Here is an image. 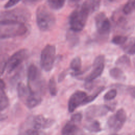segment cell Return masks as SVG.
<instances>
[{
    "instance_id": "6da1fadb",
    "label": "cell",
    "mask_w": 135,
    "mask_h": 135,
    "mask_svg": "<svg viewBox=\"0 0 135 135\" xmlns=\"http://www.w3.org/2000/svg\"><path fill=\"white\" fill-rule=\"evenodd\" d=\"M92 13L89 1L83 2L71 12L69 17L70 30L74 32L81 31L85 27L90 13Z\"/></svg>"
},
{
    "instance_id": "7a4b0ae2",
    "label": "cell",
    "mask_w": 135,
    "mask_h": 135,
    "mask_svg": "<svg viewBox=\"0 0 135 135\" xmlns=\"http://www.w3.org/2000/svg\"><path fill=\"white\" fill-rule=\"evenodd\" d=\"M27 31L24 23L10 21H0V38H8L22 36Z\"/></svg>"
},
{
    "instance_id": "3957f363",
    "label": "cell",
    "mask_w": 135,
    "mask_h": 135,
    "mask_svg": "<svg viewBox=\"0 0 135 135\" xmlns=\"http://www.w3.org/2000/svg\"><path fill=\"white\" fill-rule=\"evenodd\" d=\"M36 21L39 29L46 32L54 27L56 19L54 14L45 5H41L36 11Z\"/></svg>"
},
{
    "instance_id": "277c9868",
    "label": "cell",
    "mask_w": 135,
    "mask_h": 135,
    "mask_svg": "<svg viewBox=\"0 0 135 135\" xmlns=\"http://www.w3.org/2000/svg\"><path fill=\"white\" fill-rule=\"evenodd\" d=\"M30 18V13L23 8L14 9L0 12L1 21H10L24 23Z\"/></svg>"
},
{
    "instance_id": "5b68a950",
    "label": "cell",
    "mask_w": 135,
    "mask_h": 135,
    "mask_svg": "<svg viewBox=\"0 0 135 135\" xmlns=\"http://www.w3.org/2000/svg\"><path fill=\"white\" fill-rule=\"evenodd\" d=\"M55 46L46 45L41 51L40 64L41 68L46 72L51 71L54 66L55 59Z\"/></svg>"
},
{
    "instance_id": "8992f818",
    "label": "cell",
    "mask_w": 135,
    "mask_h": 135,
    "mask_svg": "<svg viewBox=\"0 0 135 135\" xmlns=\"http://www.w3.org/2000/svg\"><path fill=\"white\" fill-rule=\"evenodd\" d=\"M127 120L125 110L121 108L115 114L111 115L108 119L107 125L109 128L115 132L119 131L123 126Z\"/></svg>"
},
{
    "instance_id": "52a82bcc",
    "label": "cell",
    "mask_w": 135,
    "mask_h": 135,
    "mask_svg": "<svg viewBox=\"0 0 135 135\" xmlns=\"http://www.w3.org/2000/svg\"><path fill=\"white\" fill-rule=\"evenodd\" d=\"M95 24L98 34L101 37H107L110 31V23L103 12H100L95 16Z\"/></svg>"
},
{
    "instance_id": "ba28073f",
    "label": "cell",
    "mask_w": 135,
    "mask_h": 135,
    "mask_svg": "<svg viewBox=\"0 0 135 135\" xmlns=\"http://www.w3.org/2000/svg\"><path fill=\"white\" fill-rule=\"evenodd\" d=\"M27 50L25 49H21L14 53L8 58L6 70L8 73L16 69L27 56Z\"/></svg>"
},
{
    "instance_id": "9c48e42d",
    "label": "cell",
    "mask_w": 135,
    "mask_h": 135,
    "mask_svg": "<svg viewBox=\"0 0 135 135\" xmlns=\"http://www.w3.org/2000/svg\"><path fill=\"white\" fill-rule=\"evenodd\" d=\"M114 108L108 105H92L86 109L85 115L88 120H92L93 118L102 117L109 111H112Z\"/></svg>"
},
{
    "instance_id": "30bf717a",
    "label": "cell",
    "mask_w": 135,
    "mask_h": 135,
    "mask_svg": "<svg viewBox=\"0 0 135 135\" xmlns=\"http://www.w3.org/2000/svg\"><path fill=\"white\" fill-rule=\"evenodd\" d=\"M87 96L86 93L83 91L78 90L70 97L68 102V110L73 112L80 105H83V103Z\"/></svg>"
},
{
    "instance_id": "8fae6325",
    "label": "cell",
    "mask_w": 135,
    "mask_h": 135,
    "mask_svg": "<svg viewBox=\"0 0 135 135\" xmlns=\"http://www.w3.org/2000/svg\"><path fill=\"white\" fill-rule=\"evenodd\" d=\"M31 126L36 130L44 129L50 127L54 122V120L44 117L42 115H37L31 120Z\"/></svg>"
},
{
    "instance_id": "7c38bea8",
    "label": "cell",
    "mask_w": 135,
    "mask_h": 135,
    "mask_svg": "<svg viewBox=\"0 0 135 135\" xmlns=\"http://www.w3.org/2000/svg\"><path fill=\"white\" fill-rule=\"evenodd\" d=\"M78 123L70 119L62 129V135H84L83 130L79 128Z\"/></svg>"
},
{
    "instance_id": "4fadbf2b",
    "label": "cell",
    "mask_w": 135,
    "mask_h": 135,
    "mask_svg": "<svg viewBox=\"0 0 135 135\" xmlns=\"http://www.w3.org/2000/svg\"><path fill=\"white\" fill-rule=\"evenodd\" d=\"M23 102L28 109H33L41 103L42 98L40 94L30 91L29 94Z\"/></svg>"
},
{
    "instance_id": "5bb4252c",
    "label": "cell",
    "mask_w": 135,
    "mask_h": 135,
    "mask_svg": "<svg viewBox=\"0 0 135 135\" xmlns=\"http://www.w3.org/2000/svg\"><path fill=\"white\" fill-rule=\"evenodd\" d=\"M70 68L73 71V72L71 73V75L73 76H78L83 73V72L81 71L82 62L81 58L79 56L73 58L71 61Z\"/></svg>"
},
{
    "instance_id": "9a60e30c",
    "label": "cell",
    "mask_w": 135,
    "mask_h": 135,
    "mask_svg": "<svg viewBox=\"0 0 135 135\" xmlns=\"http://www.w3.org/2000/svg\"><path fill=\"white\" fill-rule=\"evenodd\" d=\"M93 68L92 71L85 78V82H92L93 80L99 78L103 73L104 69V64H102Z\"/></svg>"
},
{
    "instance_id": "2e32d148",
    "label": "cell",
    "mask_w": 135,
    "mask_h": 135,
    "mask_svg": "<svg viewBox=\"0 0 135 135\" xmlns=\"http://www.w3.org/2000/svg\"><path fill=\"white\" fill-rule=\"evenodd\" d=\"M84 128L91 132H99L102 130L99 122L94 120H88L84 126Z\"/></svg>"
},
{
    "instance_id": "e0dca14e",
    "label": "cell",
    "mask_w": 135,
    "mask_h": 135,
    "mask_svg": "<svg viewBox=\"0 0 135 135\" xmlns=\"http://www.w3.org/2000/svg\"><path fill=\"white\" fill-rule=\"evenodd\" d=\"M109 74L112 79L118 81H124L126 79L124 73L119 68H113L110 69Z\"/></svg>"
},
{
    "instance_id": "ac0fdd59",
    "label": "cell",
    "mask_w": 135,
    "mask_h": 135,
    "mask_svg": "<svg viewBox=\"0 0 135 135\" xmlns=\"http://www.w3.org/2000/svg\"><path fill=\"white\" fill-rule=\"evenodd\" d=\"M17 92L19 98L23 101L30 93V91L27 86L22 82H19L18 83L17 86Z\"/></svg>"
},
{
    "instance_id": "d6986e66",
    "label": "cell",
    "mask_w": 135,
    "mask_h": 135,
    "mask_svg": "<svg viewBox=\"0 0 135 135\" xmlns=\"http://www.w3.org/2000/svg\"><path fill=\"white\" fill-rule=\"evenodd\" d=\"M122 49L123 51L128 54L134 55L135 53V45H134V40L132 38L129 40L128 42H126L123 44Z\"/></svg>"
},
{
    "instance_id": "ffe728a7",
    "label": "cell",
    "mask_w": 135,
    "mask_h": 135,
    "mask_svg": "<svg viewBox=\"0 0 135 135\" xmlns=\"http://www.w3.org/2000/svg\"><path fill=\"white\" fill-rule=\"evenodd\" d=\"M9 99L3 89H0V111L4 110L9 105Z\"/></svg>"
},
{
    "instance_id": "44dd1931",
    "label": "cell",
    "mask_w": 135,
    "mask_h": 135,
    "mask_svg": "<svg viewBox=\"0 0 135 135\" xmlns=\"http://www.w3.org/2000/svg\"><path fill=\"white\" fill-rule=\"evenodd\" d=\"M104 86H101L99 87L93 93H92L91 94L89 95H87L86 98L85 99V100L84 101L83 103V105L88 104L91 102H92L93 100H94L99 95V94L104 91Z\"/></svg>"
},
{
    "instance_id": "7402d4cb",
    "label": "cell",
    "mask_w": 135,
    "mask_h": 135,
    "mask_svg": "<svg viewBox=\"0 0 135 135\" xmlns=\"http://www.w3.org/2000/svg\"><path fill=\"white\" fill-rule=\"evenodd\" d=\"M65 3V1L64 0H49L47 1L48 6L54 10H59L62 8Z\"/></svg>"
},
{
    "instance_id": "603a6c76",
    "label": "cell",
    "mask_w": 135,
    "mask_h": 135,
    "mask_svg": "<svg viewBox=\"0 0 135 135\" xmlns=\"http://www.w3.org/2000/svg\"><path fill=\"white\" fill-rule=\"evenodd\" d=\"M18 135H39L38 130L33 128L32 126L28 128L27 126H23L19 131Z\"/></svg>"
},
{
    "instance_id": "cb8c5ba5",
    "label": "cell",
    "mask_w": 135,
    "mask_h": 135,
    "mask_svg": "<svg viewBox=\"0 0 135 135\" xmlns=\"http://www.w3.org/2000/svg\"><path fill=\"white\" fill-rule=\"evenodd\" d=\"M131 62L130 57L127 55H123L120 56L115 61V64L117 65L121 66H129L130 65Z\"/></svg>"
},
{
    "instance_id": "d4e9b609",
    "label": "cell",
    "mask_w": 135,
    "mask_h": 135,
    "mask_svg": "<svg viewBox=\"0 0 135 135\" xmlns=\"http://www.w3.org/2000/svg\"><path fill=\"white\" fill-rule=\"evenodd\" d=\"M8 56L5 53L0 54V76L3 75L6 70Z\"/></svg>"
},
{
    "instance_id": "484cf974",
    "label": "cell",
    "mask_w": 135,
    "mask_h": 135,
    "mask_svg": "<svg viewBox=\"0 0 135 135\" xmlns=\"http://www.w3.org/2000/svg\"><path fill=\"white\" fill-rule=\"evenodd\" d=\"M135 9V1L131 0L127 2V3L124 5L123 7V12L126 14L128 15L132 13Z\"/></svg>"
},
{
    "instance_id": "4316f807",
    "label": "cell",
    "mask_w": 135,
    "mask_h": 135,
    "mask_svg": "<svg viewBox=\"0 0 135 135\" xmlns=\"http://www.w3.org/2000/svg\"><path fill=\"white\" fill-rule=\"evenodd\" d=\"M49 90L50 94L52 96H55L57 93V89L56 87V84L55 80L53 77L51 78L49 82Z\"/></svg>"
},
{
    "instance_id": "83f0119b",
    "label": "cell",
    "mask_w": 135,
    "mask_h": 135,
    "mask_svg": "<svg viewBox=\"0 0 135 135\" xmlns=\"http://www.w3.org/2000/svg\"><path fill=\"white\" fill-rule=\"evenodd\" d=\"M127 40L128 37L126 36L119 35L114 36L111 40V42L115 45H123Z\"/></svg>"
},
{
    "instance_id": "f1b7e54d",
    "label": "cell",
    "mask_w": 135,
    "mask_h": 135,
    "mask_svg": "<svg viewBox=\"0 0 135 135\" xmlns=\"http://www.w3.org/2000/svg\"><path fill=\"white\" fill-rule=\"evenodd\" d=\"M117 94V91L115 89H112L108 91L103 97V99L105 101H110L115 98Z\"/></svg>"
},
{
    "instance_id": "f546056e",
    "label": "cell",
    "mask_w": 135,
    "mask_h": 135,
    "mask_svg": "<svg viewBox=\"0 0 135 135\" xmlns=\"http://www.w3.org/2000/svg\"><path fill=\"white\" fill-rule=\"evenodd\" d=\"M74 32H69L67 34V39L71 45H75L79 42V38L76 35L74 34Z\"/></svg>"
},
{
    "instance_id": "4dcf8cb0",
    "label": "cell",
    "mask_w": 135,
    "mask_h": 135,
    "mask_svg": "<svg viewBox=\"0 0 135 135\" xmlns=\"http://www.w3.org/2000/svg\"><path fill=\"white\" fill-rule=\"evenodd\" d=\"M104 61H105L104 56L103 55H99L94 59V62L93 63V66L94 67L102 64H104Z\"/></svg>"
},
{
    "instance_id": "1f68e13d",
    "label": "cell",
    "mask_w": 135,
    "mask_h": 135,
    "mask_svg": "<svg viewBox=\"0 0 135 135\" xmlns=\"http://www.w3.org/2000/svg\"><path fill=\"white\" fill-rule=\"evenodd\" d=\"M90 1L91 7L92 12H93L97 11L100 7V1Z\"/></svg>"
},
{
    "instance_id": "d6a6232c",
    "label": "cell",
    "mask_w": 135,
    "mask_h": 135,
    "mask_svg": "<svg viewBox=\"0 0 135 135\" xmlns=\"http://www.w3.org/2000/svg\"><path fill=\"white\" fill-rule=\"evenodd\" d=\"M126 90L128 94H129L133 98H134L135 97V91H134V86L133 85L127 86L126 88Z\"/></svg>"
},
{
    "instance_id": "836d02e7",
    "label": "cell",
    "mask_w": 135,
    "mask_h": 135,
    "mask_svg": "<svg viewBox=\"0 0 135 135\" xmlns=\"http://www.w3.org/2000/svg\"><path fill=\"white\" fill-rule=\"evenodd\" d=\"M20 2V1H14V0H11L8 1L4 5V8H8L10 7H13V6L15 5L16 4Z\"/></svg>"
},
{
    "instance_id": "e575fe53",
    "label": "cell",
    "mask_w": 135,
    "mask_h": 135,
    "mask_svg": "<svg viewBox=\"0 0 135 135\" xmlns=\"http://www.w3.org/2000/svg\"><path fill=\"white\" fill-rule=\"evenodd\" d=\"M68 74V71L67 70H64L62 71L59 75L58 76V82H62L64 79L65 78L66 75Z\"/></svg>"
},
{
    "instance_id": "d590c367",
    "label": "cell",
    "mask_w": 135,
    "mask_h": 135,
    "mask_svg": "<svg viewBox=\"0 0 135 135\" xmlns=\"http://www.w3.org/2000/svg\"><path fill=\"white\" fill-rule=\"evenodd\" d=\"M5 86V84L4 81L0 78V89H3Z\"/></svg>"
},
{
    "instance_id": "8d00e7d4",
    "label": "cell",
    "mask_w": 135,
    "mask_h": 135,
    "mask_svg": "<svg viewBox=\"0 0 135 135\" xmlns=\"http://www.w3.org/2000/svg\"><path fill=\"white\" fill-rule=\"evenodd\" d=\"M4 48V42L2 41H0V52L2 51Z\"/></svg>"
},
{
    "instance_id": "74e56055",
    "label": "cell",
    "mask_w": 135,
    "mask_h": 135,
    "mask_svg": "<svg viewBox=\"0 0 135 135\" xmlns=\"http://www.w3.org/2000/svg\"><path fill=\"white\" fill-rule=\"evenodd\" d=\"M110 135H118V134H115V133H113V134H110Z\"/></svg>"
},
{
    "instance_id": "f35d334b",
    "label": "cell",
    "mask_w": 135,
    "mask_h": 135,
    "mask_svg": "<svg viewBox=\"0 0 135 135\" xmlns=\"http://www.w3.org/2000/svg\"><path fill=\"white\" fill-rule=\"evenodd\" d=\"M127 135H132L131 134H127Z\"/></svg>"
}]
</instances>
